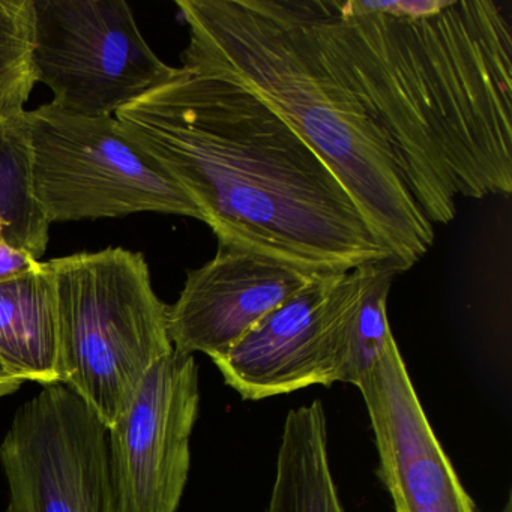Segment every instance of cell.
<instances>
[{"label": "cell", "instance_id": "obj_5", "mask_svg": "<svg viewBox=\"0 0 512 512\" xmlns=\"http://www.w3.org/2000/svg\"><path fill=\"white\" fill-rule=\"evenodd\" d=\"M35 196L50 223L142 212L203 221L181 185L116 118H88L52 103L25 112Z\"/></svg>", "mask_w": 512, "mask_h": 512}, {"label": "cell", "instance_id": "obj_9", "mask_svg": "<svg viewBox=\"0 0 512 512\" xmlns=\"http://www.w3.org/2000/svg\"><path fill=\"white\" fill-rule=\"evenodd\" d=\"M362 280L364 266L316 275L214 362L224 382L253 401L332 385L338 335Z\"/></svg>", "mask_w": 512, "mask_h": 512}, {"label": "cell", "instance_id": "obj_16", "mask_svg": "<svg viewBox=\"0 0 512 512\" xmlns=\"http://www.w3.org/2000/svg\"><path fill=\"white\" fill-rule=\"evenodd\" d=\"M38 265H40V260L34 259L26 251L8 244L4 236V226L0 223V281L25 274V272L37 268Z\"/></svg>", "mask_w": 512, "mask_h": 512}, {"label": "cell", "instance_id": "obj_17", "mask_svg": "<svg viewBox=\"0 0 512 512\" xmlns=\"http://www.w3.org/2000/svg\"><path fill=\"white\" fill-rule=\"evenodd\" d=\"M23 385V380L19 377L13 376L4 364L0 362V398L7 397V395L14 394L19 391L20 386Z\"/></svg>", "mask_w": 512, "mask_h": 512}, {"label": "cell", "instance_id": "obj_11", "mask_svg": "<svg viewBox=\"0 0 512 512\" xmlns=\"http://www.w3.org/2000/svg\"><path fill=\"white\" fill-rule=\"evenodd\" d=\"M316 275L262 254L218 248L214 259L188 272L178 301L169 307L173 350L218 361Z\"/></svg>", "mask_w": 512, "mask_h": 512}, {"label": "cell", "instance_id": "obj_18", "mask_svg": "<svg viewBox=\"0 0 512 512\" xmlns=\"http://www.w3.org/2000/svg\"><path fill=\"white\" fill-rule=\"evenodd\" d=\"M502 512H512V502H511V499H508V502H506L505 508H503Z\"/></svg>", "mask_w": 512, "mask_h": 512}, {"label": "cell", "instance_id": "obj_7", "mask_svg": "<svg viewBox=\"0 0 512 512\" xmlns=\"http://www.w3.org/2000/svg\"><path fill=\"white\" fill-rule=\"evenodd\" d=\"M5 512H119L109 428L62 383L20 406L0 445Z\"/></svg>", "mask_w": 512, "mask_h": 512}, {"label": "cell", "instance_id": "obj_10", "mask_svg": "<svg viewBox=\"0 0 512 512\" xmlns=\"http://www.w3.org/2000/svg\"><path fill=\"white\" fill-rule=\"evenodd\" d=\"M397 512H476L437 440L395 340L359 383Z\"/></svg>", "mask_w": 512, "mask_h": 512}, {"label": "cell", "instance_id": "obj_12", "mask_svg": "<svg viewBox=\"0 0 512 512\" xmlns=\"http://www.w3.org/2000/svg\"><path fill=\"white\" fill-rule=\"evenodd\" d=\"M0 362L23 382H61L55 292L46 262L0 281Z\"/></svg>", "mask_w": 512, "mask_h": 512}, {"label": "cell", "instance_id": "obj_13", "mask_svg": "<svg viewBox=\"0 0 512 512\" xmlns=\"http://www.w3.org/2000/svg\"><path fill=\"white\" fill-rule=\"evenodd\" d=\"M266 512H346L332 476L320 400L287 415Z\"/></svg>", "mask_w": 512, "mask_h": 512}, {"label": "cell", "instance_id": "obj_1", "mask_svg": "<svg viewBox=\"0 0 512 512\" xmlns=\"http://www.w3.org/2000/svg\"><path fill=\"white\" fill-rule=\"evenodd\" d=\"M329 61L364 101L431 224L457 197L512 193V34L493 0H443L419 19L370 0H299Z\"/></svg>", "mask_w": 512, "mask_h": 512}, {"label": "cell", "instance_id": "obj_3", "mask_svg": "<svg viewBox=\"0 0 512 512\" xmlns=\"http://www.w3.org/2000/svg\"><path fill=\"white\" fill-rule=\"evenodd\" d=\"M182 68L248 89L334 173L401 274L434 244V226L364 101L329 61L299 0H178Z\"/></svg>", "mask_w": 512, "mask_h": 512}, {"label": "cell", "instance_id": "obj_6", "mask_svg": "<svg viewBox=\"0 0 512 512\" xmlns=\"http://www.w3.org/2000/svg\"><path fill=\"white\" fill-rule=\"evenodd\" d=\"M32 70L53 106L88 118H115L179 73L146 43L125 0H32Z\"/></svg>", "mask_w": 512, "mask_h": 512}, {"label": "cell", "instance_id": "obj_2", "mask_svg": "<svg viewBox=\"0 0 512 512\" xmlns=\"http://www.w3.org/2000/svg\"><path fill=\"white\" fill-rule=\"evenodd\" d=\"M115 118L196 203L221 250L311 274L400 271L319 155L248 89L181 67Z\"/></svg>", "mask_w": 512, "mask_h": 512}, {"label": "cell", "instance_id": "obj_15", "mask_svg": "<svg viewBox=\"0 0 512 512\" xmlns=\"http://www.w3.org/2000/svg\"><path fill=\"white\" fill-rule=\"evenodd\" d=\"M32 70V0H0V122L26 112Z\"/></svg>", "mask_w": 512, "mask_h": 512}, {"label": "cell", "instance_id": "obj_14", "mask_svg": "<svg viewBox=\"0 0 512 512\" xmlns=\"http://www.w3.org/2000/svg\"><path fill=\"white\" fill-rule=\"evenodd\" d=\"M0 223L8 244L40 260L50 223L35 196L25 112L0 122Z\"/></svg>", "mask_w": 512, "mask_h": 512}, {"label": "cell", "instance_id": "obj_4", "mask_svg": "<svg viewBox=\"0 0 512 512\" xmlns=\"http://www.w3.org/2000/svg\"><path fill=\"white\" fill-rule=\"evenodd\" d=\"M58 320L59 379L107 428L149 368L173 352L142 253L110 247L46 262Z\"/></svg>", "mask_w": 512, "mask_h": 512}, {"label": "cell", "instance_id": "obj_8", "mask_svg": "<svg viewBox=\"0 0 512 512\" xmlns=\"http://www.w3.org/2000/svg\"><path fill=\"white\" fill-rule=\"evenodd\" d=\"M199 404V368L193 355L173 350L140 380L109 427L119 512H178Z\"/></svg>", "mask_w": 512, "mask_h": 512}]
</instances>
